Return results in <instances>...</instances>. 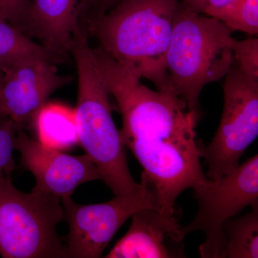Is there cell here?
<instances>
[{"label": "cell", "instance_id": "obj_1", "mask_svg": "<svg viewBox=\"0 0 258 258\" xmlns=\"http://www.w3.org/2000/svg\"><path fill=\"white\" fill-rule=\"evenodd\" d=\"M179 0H121L93 18L100 47L166 93V57Z\"/></svg>", "mask_w": 258, "mask_h": 258}, {"label": "cell", "instance_id": "obj_2", "mask_svg": "<svg viewBox=\"0 0 258 258\" xmlns=\"http://www.w3.org/2000/svg\"><path fill=\"white\" fill-rule=\"evenodd\" d=\"M232 30L179 2L166 57V93L200 115L203 88L225 77L233 66Z\"/></svg>", "mask_w": 258, "mask_h": 258}, {"label": "cell", "instance_id": "obj_3", "mask_svg": "<svg viewBox=\"0 0 258 258\" xmlns=\"http://www.w3.org/2000/svg\"><path fill=\"white\" fill-rule=\"evenodd\" d=\"M78 74L74 108L79 144L99 169L102 180L115 196L137 192L140 184L131 173L124 144L112 116L109 93L97 71L86 35L76 29L69 49Z\"/></svg>", "mask_w": 258, "mask_h": 258}, {"label": "cell", "instance_id": "obj_4", "mask_svg": "<svg viewBox=\"0 0 258 258\" xmlns=\"http://www.w3.org/2000/svg\"><path fill=\"white\" fill-rule=\"evenodd\" d=\"M57 197L20 191L0 174V255L5 258L68 257L57 227L64 210Z\"/></svg>", "mask_w": 258, "mask_h": 258}, {"label": "cell", "instance_id": "obj_5", "mask_svg": "<svg viewBox=\"0 0 258 258\" xmlns=\"http://www.w3.org/2000/svg\"><path fill=\"white\" fill-rule=\"evenodd\" d=\"M194 190L198 212L192 222L179 230L180 240L191 232H202L205 242L199 253L203 258H224V223L246 207L258 205V156L239 165L220 179H208Z\"/></svg>", "mask_w": 258, "mask_h": 258}, {"label": "cell", "instance_id": "obj_6", "mask_svg": "<svg viewBox=\"0 0 258 258\" xmlns=\"http://www.w3.org/2000/svg\"><path fill=\"white\" fill-rule=\"evenodd\" d=\"M224 108L211 143L200 144V157L208 166L206 176L217 180L239 165L246 149L258 136V83L233 64L224 83Z\"/></svg>", "mask_w": 258, "mask_h": 258}, {"label": "cell", "instance_id": "obj_7", "mask_svg": "<svg viewBox=\"0 0 258 258\" xmlns=\"http://www.w3.org/2000/svg\"><path fill=\"white\" fill-rule=\"evenodd\" d=\"M61 203L69 226L66 247L71 258L101 257L120 227L136 212L151 208L161 212L157 189L144 171L139 189L132 195L93 205H80L71 198L62 199Z\"/></svg>", "mask_w": 258, "mask_h": 258}, {"label": "cell", "instance_id": "obj_8", "mask_svg": "<svg viewBox=\"0 0 258 258\" xmlns=\"http://www.w3.org/2000/svg\"><path fill=\"white\" fill-rule=\"evenodd\" d=\"M21 165L35 179V189L60 198H71L80 185L101 179L99 169L87 154L72 156L44 147L20 128L15 139Z\"/></svg>", "mask_w": 258, "mask_h": 258}, {"label": "cell", "instance_id": "obj_9", "mask_svg": "<svg viewBox=\"0 0 258 258\" xmlns=\"http://www.w3.org/2000/svg\"><path fill=\"white\" fill-rule=\"evenodd\" d=\"M71 81L48 60L27 61L8 70L0 85V117L11 118L22 128L32 124L49 97Z\"/></svg>", "mask_w": 258, "mask_h": 258}, {"label": "cell", "instance_id": "obj_10", "mask_svg": "<svg viewBox=\"0 0 258 258\" xmlns=\"http://www.w3.org/2000/svg\"><path fill=\"white\" fill-rule=\"evenodd\" d=\"M128 230L122 237L107 258L176 257L169 247V239L182 243L179 239V225L174 215H167L158 210L144 208L132 215Z\"/></svg>", "mask_w": 258, "mask_h": 258}, {"label": "cell", "instance_id": "obj_11", "mask_svg": "<svg viewBox=\"0 0 258 258\" xmlns=\"http://www.w3.org/2000/svg\"><path fill=\"white\" fill-rule=\"evenodd\" d=\"M83 11L84 0H32L25 28L61 56L69 51Z\"/></svg>", "mask_w": 258, "mask_h": 258}, {"label": "cell", "instance_id": "obj_12", "mask_svg": "<svg viewBox=\"0 0 258 258\" xmlns=\"http://www.w3.org/2000/svg\"><path fill=\"white\" fill-rule=\"evenodd\" d=\"M37 142L55 150H68L79 144L74 108L60 103L47 102L32 121Z\"/></svg>", "mask_w": 258, "mask_h": 258}, {"label": "cell", "instance_id": "obj_13", "mask_svg": "<svg viewBox=\"0 0 258 258\" xmlns=\"http://www.w3.org/2000/svg\"><path fill=\"white\" fill-rule=\"evenodd\" d=\"M60 55L34 42L23 30L0 17V71L4 74L22 62L34 60L58 62Z\"/></svg>", "mask_w": 258, "mask_h": 258}, {"label": "cell", "instance_id": "obj_14", "mask_svg": "<svg viewBox=\"0 0 258 258\" xmlns=\"http://www.w3.org/2000/svg\"><path fill=\"white\" fill-rule=\"evenodd\" d=\"M251 208L244 216L232 217L224 223V258L258 257V205Z\"/></svg>", "mask_w": 258, "mask_h": 258}, {"label": "cell", "instance_id": "obj_15", "mask_svg": "<svg viewBox=\"0 0 258 258\" xmlns=\"http://www.w3.org/2000/svg\"><path fill=\"white\" fill-rule=\"evenodd\" d=\"M205 15L220 20L232 31L257 35L258 0H230L220 8L208 10Z\"/></svg>", "mask_w": 258, "mask_h": 258}, {"label": "cell", "instance_id": "obj_16", "mask_svg": "<svg viewBox=\"0 0 258 258\" xmlns=\"http://www.w3.org/2000/svg\"><path fill=\"white\" fill-rule=\"evenodd\" d=\"M233 64L245 77L258 83V39L257 37L237 41L232 47Z\"/></svg>", "mask_w": 258, "mask_h": 258}, {"label": "cell", "instance_id": "obj_17", "mask_svg": "<svg viewBox=\"0 0 258 258\" xmlns=\"http://www.w3.org/2000/svg\"><path fill=\"white\" fill-rule=\"evenodd\" d=\"M20 128L11 118L0 117V174L10 176L15 169V139Z\"/></svg>", "mask_w": 258, "mask_h": 258}, {"label": "cell", "instance_id": "obj_18", "mask_svg": "<svg viewBox=\"0 0 258 258\" xmlns=\"http://www.w3.org/2000/svg\"><path fill=\"white\" fill-rule=\"evenodd\" d=\"M30 5V0H0V17L23 30Z\"/></svg>", "mask_w": 258, "mask_h": 258}, {"label": "cell", "instance_id": "obj_19", "mask_svg": "<svg viewBox=\"0 0 258 258\" xmlns=\"http://www.w3.org/2000/svg\"><path fill=\"white\" fill-rule=\"evenodd\" d=\"M230 0H181V3L200 14H206L208 10L223 6Z\"/></svg>", "mask_w": 258, "mask_h": 258}, {"label": "cell", "instance_id": "obj_20", "mask_svg": "<svg viewBox=\"0 0 258 258\" xmlns=\"http://www.w3.org/2000/svg\"><path fill=\"white\" fill-rule=\"evenodd\" d=\"M120 1L121 0H92L89 9L92 8L94 11V18L106 13Z\"/></svg>", "mask_w": 258, "mask_h": 258}, {"label": "cell", "instance_id": "obj_21", "mask_svg": "<svg viewBox=\"0 0 258 258\" xmlns=\"http://www.w3.org/2000/svg\"><path fill=\"white\" fill-rule=\"evenodd\" d=\"M91 2H92V0H84L85 7H86V12L88 11V9H89L90 5L91 4Z\"/></svg>", "mask_w": 258, "mask_h": 258}, {"label": "cell", "instance_id": "obj_22", "mask_svg": "<svg viewBox=\"0 0 258 258\" xmlns=\"http://www.w3.org/2000/svg\"><path fill=\"white\" fill-rule=\"evenodd\" d=\"M3 74L1 71H0V85H1L2 80H3Z\"/></svg>", "mask_w": 258, "mask_h": 258}]
</instances>
